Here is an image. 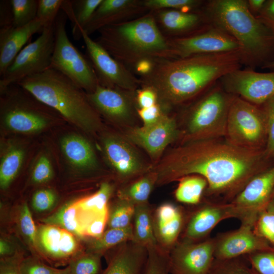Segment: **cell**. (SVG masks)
Here are the masks:
<instances>
[{"label": "cell", "instance_id": "6", "mask_svg": "<svg viewBox=\"0 0 274 274\" xmlns=\"http://www.w3.org/2000/svg\"><path fill=\"white\" fill-rule=\"evenodd\" d=\"M234 95L215 86L192 104L186 113L183 142L224 138Z\"/></svg>", "mask_w": 274, "mask_h": 274}, {"label": "cell", "instance_id": "56", "mask_svg": "<svg viewBox=\"0 0 274 274\" xmlns=\"http://www.w3.org/2000/svg\"><path fill=\"white\" fill-rule=\"evenodd\" d=\"M13 248L10 243L6 240L1 239L0 254L4 257H9L13 253Z\"/></svg>", "mask_w": 274, "mask_h": 274}, {"label": "cell", "instance_id": "26", "mask_svg": "<svg viewBox=\"0 0 274 274\" xmlns=\"http://www.w3.org/2000/svg\"><path fill=\"white\" fill-rule=\"evenodd\" d=\"M25 151L17 142L6 144L1 153L0 161V186L7 189L18 175L24 161Z\"/></svg>", "mask_w": 274, "mask_h": 274}, {"label": "cell", "instance_id": "33", "mask_svg": "<svg viewBox=\"0 0 274 274\" xmlns=\"http://www.w3.org/2000/svg\"><path fill=\"white\" fill-rule=\"evenodd\" d=\"M133 240L132 225L125 228H109L91 243L90 253L102 254L104 251Z\"/></svg>", "mask_w": 274, "mask_h": 274}, {"label": "cell", "instance_id": "52", "mask_svg": "<svg viewBox=\"0 0 274 274\" xmlns=\"http://www.w3.org/2000/svg\"><path fill=\"white\" fill-rule=\"evenodd\" d=\"M22 259L18 255L3 258L1 260L0 274H21L20 264Z\"/></svg>", "mask_w": 274, "mask_h": 274}, {"label": "cell", "instance_id": "34", "mask_svg": "<svg viewBox=\"0 0 274 274\" xmlns=\"http://www.w3.org/2000/svg\"><path fill=\"white\" fill-rule=\"evenodd\" d=\"M112 191V186L110 184L103 183L95 193L76 202V203L80 210L86 213H107L108 202Z\"/></svg>", "mask_w": 274, "mask_h": 274}, {"label": "cell", "instance_id": "2", "mask_svg": "<svg viewBox=\"0 0 274 274\" xmlns=\"http://www.w3.org/2000/svg\"><path fill=\"white\" fill-rule=\"evenodd\" d=\"M242 64L240 51L165 59L139 79L141 87L152 89L167 110L195 97Z\"/></svg>", "mask_w": 274, "mask_h": 274}, {"label": "cell", "instance_id": "15", "mask_svg": "<svg viewBox=\"0 0 274 274\" xmlns=\"http://www.w3.org/2000/svg\"><path fill=\"white\" fill-rule=\"evenodd\" d=\"M254 224L241 223L240 227L214 238V257L228 259L258 252L274 250V246L257 235Z\"/></svg>", "mask_w": 274, "mask_h": 274}, {"label": "cell", "instance_id": "7", "mask_svg": "<svg viewBox=\"0 0 274 274\" xmlns=\"http://www.w3.org/2000/svg\"><path fill=\"white\" fill-rule=\"evenodd\" d=\"M224 138L243 149L264 150L267 142V123L262 106L234 95L229 110Z\"/></svg>", "mask_w": 274, "mask_h": 274}, {"label": "cell", "instance_id": "27", "mask_svg": "<svg viewBox=\"0 0 274 274\" xmlns=\"http://www.w3.org/2000/svg\"><path fill=\"white\" fill-rule=\"evenodd\" d=\"M132 225L133 241L146 248L158 245L154 232L153 217L148 202L135 206Z\"/></svg>", "mask_w": 274, "mask_h": 274}, {"label": "cell", "instance_id": "58", "mask_svg": "<svg viewBox=\"0 0 274 274\" xmlns=\"http://www.w3.org/2000/svg\"><path fill=\"white\" fill-rule=\"evenodd\" d=\"M266 208L274 212V198L270 200Z\"/></svg>", "mask_w": 274, "mask_h": 274}, {"label": "cell", "instance_id": "40", "mask_svg": "<svg viewBox=\"0 0 274 274\" xmlns=\"http://www.w3.org/2000/svg\"><path fill=\"white\" fill-rule=\"evenodd\" d=\"M238 258L228 259H214L208 274H257Z\"/></svg>", "mask_w": 274, "mask_h": 274}, {"label": "cell", "instance_id": "55", "mask_svg": "<svg viewBox=\"0 0 274 274\" xmlns=\"http://www.w3.org/2000/svg\"><path fill=\"white\" fill-rule=\"evenodd\" d=\"M265 2V0H248L247 3L249 9L256 17L262 10Z\"/></svg>", "mask_w": 274, "mask_h": 274}, {"label": "cell", "instance_id": "5", "mask_svg": "<svg viewBox=\"0 0 274 274\" xmlns=\"http://www.w3.org/2000/svg\"><path fill=\"white\" fill-rule=\"evenodd\" d=\"M16 84L82 130L91 133L100 129L99 114L87 93L59 72L50 68Z\"/></svg>", "mask_w": 274, "mask_h": 274}, {"label": "cell", "instance_id": "47", "mask_svg": "<svg viewBox=\"0 0 274 274\" xmlns=\"http://www.w3.org/2000/svg\"><path fill=\"white\" fill-rule=\"evenodd\" d=\"M262 106L267 123V142L264 152L267 158L274 164V97Z\"/></svg>", "mask_w": 274, "mask_h": 274}, {"label": "cell", "instance_id": "3", "mask_svg": "<svg viewBox=\"0 0 274 274\" xmlns=\"http://www.w3.org/2000/svg\"><path fill=\"white\" fill-rule=\"evenodd\" d=\"M96 41L115 59L138 74L153 63L177 58L169 38L161 32L153 12L104 27Z\"/></svg>", "mask_w": 274, "mask_h": 274}, {"label": "cell", "instance_id": "36", "mask_svg": "<svg viewBox=\"0 0 274 274\" xmlns=\"http://www.w3.org/2000/svg\"><path fill=\"white\" fill-rule=\"evenodd\" d=\"M101 255L88 252L73 258L66 267L70 274H101Z\"/></svg>", "mask_w": 274, "mask_h": 274}, {"label": "cell", "instance_id": "9", "mask_svg": "<svg viewBox=\"0 0 274 274\" xmlns=\"http://www.w3.org/2000/svg\"><path fill=\"white\" fill-rule=\"evenodd\" d=\"M55 23V22H54ZM54 23L17 54L0 79V90L50 68L55 44Z\"/></svg>", "mask_w": 274, "mask_h": 274}, {"label": "cell", "instance_id": "22", "mask_svg": "<svg viewBox=\"0 0 274 274\" xmlns=\"http://www.w3.org/2000/svg\"><path fill=\"white\" fill-rule=\"evenodd\" d=\"M44 27V23L36 18L21 27L0 29L1 77L31 37L36 33H41Z\"/></svg>", "mask_w": 274, "mask_h": 274}, {"label": "cell", "instance_id": "18", "mask_svg": "<svg viewBox=\"0 0 274 274\" xmlns=\"http://www.w3.org/2000/svg\"><path fill=\"white\" fill-rule=\"evenodd\" d=\"M178 133L176 119L164 113L156 123L133 128L128 136L133 143L143 148L156 159L176 139Z\"/></svg>", "mask_w": 274, "mask_h": 274}, {"label": "cell", "instance_id": "32", "mask_svg": "<svg viewBox=\"0 0 274 274\" xmlns=\"http://www.w3.org/2000/svg\"><path fill=\"white\" fill-rule=\"evenodd\" d=\"M179 181L175 192L176 199L186 204L198 203L207 188V180L199 175H192L185 176Z\"/></svg>", "mask_w": 274, "mask_h": 274}, {"label": "cell", "instance_id": "42", "mask_svg": "<svg viewBox=\"0 0 274 274\" xmlns=\"http://www.w3.org/2000/svg\"><path fill=\"white\" fill-rule=\"evenodd\" d=\"M248 259L257 274H274V250L249 254Z\"/></svg>", "mask_w": 274, "mask_h": 274}, {"label": "cell", "instance_id": "17", "mask_svg": "<svg viewBox=\"0 0 274 274\" xmlns=\"http://www.w3.org/2000/svg\"><path fill=\"white\" fill-rule=\"evenodd\" d=\"M136 91L119 88L107 87L99 85L88 98L99 114L116 123L130 121L134 116L133 95Z\"/></svg>", "mask_w": 274, "mask_h": 274}, {"label": "cell", "instance_id": "37", "mask_svg": "<svg viewBox=\"0 0 274 274\" xmlns=\"http://www.w3.org/2000/svg\"><path fill=\"white\" fill-rule=\"evenodd\" d=\"M147 249V258L143 274H170L169 252L159 245Z\"/></svg>", "mask_w": 274, "mask_h": 274}, {"label": "cell", "instance_id": "28", "mask_svg": "<svg viewBox=\"0 0 274 274\" xmlns=\"http://www.w3.org/2000/svg\"><path fill=\"white\" fill-rule=\"evenodd\" d=\"M102 1H64L61 10L72 23L75 39L81 38L80 29L87 24Z\"/></svg>", "mask_w": 274, "mask_h": 274}, {"label": "cell", "instance_id": "39", "mask_svg": "<svg viewBox=\"0 0 274 274\" xmlns=\"http://www.w3.org/2000/svg\"><path fill=\"white\" fill-rule=\"evenodd\" d=\"M143 3L150 12L162 10L195 11L203 2L199 0H144Z\"/></svg>", "mask_w": 274, "mask_h": 274}, {"label": "cell", "instance_id": "54", "mask_svg": "<svg viewBox=\"0 0 274 274\" xmlns=\"http://www.w3.org/2000/svg\"><path fill=\"white\" fill-rule=\"evenodd\" d=\"M108 214L99 216L93 220L87 226L85 235L94 237L100 236L104 232V228L108 222Z\"/></svg>", "mask_w": 274, "mask_h": 274}, {"label": "cell", "instance_id": "30", "mask_svg": "<svg viewBox=\"0 0 274 274\" xmlns=\"http://www.w3.org/2000/svg\"><path fill=\"white\" fill-rule=\"evenodd\" d=\"M79 209L76 202L67 203L52 215L44 219L45 224L55 225L67 230L74 235H85L81 223Z\"/></svg>", "mask_w": 274, "mask_h": 274}, {"label": "cell", "instance_id": "50", "mask_svg": "<svg viewBox=\"0 0 274 274\" xmlns=\"http://www.w3.org/2000/svg\"><path fill=\"white\" fill-rule=\"evenodd\" d=\"M136 91V102L139 109L147 108L158 102L156 93L151 88L141 87Z\"/></svg>", "mask_w": 274, "mask_h": 274}, {"label": "cell", "instance_id": "21", "mask_svg": "<svg viewBox=\"0 0 274 274\" xmlns=\"http://www.w3.org/2000/svg\"><path fill=\"white\" fill-rule=\"evenodd\" d=\"M36 245L45 255L54 261L71 258L77 249L74 235L58 226L43 224L37 229Z\"/></svg>", "mask_w": 274, "mask_h": 274}, {"label": "cell", "instance_id": "23", "mask_svg": "<svg viewBox=\"0 0 274 274\" xmlns=\"http://www.w3.org/2000/svg\"><path fill=\"white\" fill-rule=\"evenodd\" d=\"M147 249L133 241L119 246L101 274H143Z\"/></svg>", "mask_w": 274, "mask_h": 274}, {"label": "cell", "instance_id": "60", "mask_svg": "<svg viewBox=\"0 0 274 274\" xmlns=\"http://www.w3.org/2000/svg\"><path fill=\"white\" fill-rule=\"evenodd\" d=\"M273 198H274V190H273V193H272V199Z\"/></svg>", "mask_w": 274, "mask_h": 274}, {"label": "cell", "instance_id": "13", "mask_svg": "<svg viewBox=\"0 0 274 274\" xmlns=\"http://www.w3.org/2000/svg\"><path fill=\"white\" fill-rule=\"evenodd\" d=\"M177 58L202 54L240 51L237 41L222 29L211 25L196 33L169 39Z\"/></svg>", "mask_w": 274, "mask_h": 274}, {"label": "cell", "instance_id": "10", "mask_svg": "<svg viewBox=\"0 0 274 274\" xmlns=\"http://www.w3.org/2000/svg\"><path fill=\"white\" fill-rule=\"evenodd\" d=\"M80 33L99 84L107 87H117L136 91L141 86L140 79L123 64L112 57L96 41L92 39L82 28L80 29Z\"/></svg>", "mask_w": 274, "mask_h": 274}, {"label": "cell", "instance_id": "35", "mask_svg": "<svg viewBox=\"0 0 274 274\" xmlns=\"http://www.w3.org/2000/svg\"><path fill=\"white\" fill-rule=\"evenodd\" d=\"M135 205L118 198L109 213V228H125L131 226L133 219Z\"/></svg>", "mask_w": 274, "mask_h": 274}, {"label": "cell", "instance_id": "11", "mask_svg": "<svg viewBox=\"0 0 274 274\" xmlns=\"http://www.w3.org/2000/svg\"><path fill=\"white\" fill-rule=\"evenodd\" d=\"M228 93L261 106L274 97V71L260 73L251 69L233 71L221 79Z\"/></svg>", "mask_w": 274, "mask_h": 274}, {"label": "cell", "instance_id": "25", "mask_svg": "<svg viewBox=\"0 0 274 274\" xmlns=\"http://www.w3.org/2000/svg\"><path fill=\"white\" fill-rule=\"evenodd\" d=\"M153 12L157 22L162 28L169 33L176 36L194 30L207 21L203 12L177 10H162Z\"/></svg>", "mask_w": 274, "mask_h": 274}, {"label": "cell", "instance_id": "57", "mask_svg": "<svg viewBox=\"0 0 274 274\" xmlns=\"http://www.w3.org/2000/svg\"><path fill=\"white\" fill-rule=\"evenodd\" d=\"M261 67L262 68L269 69L274 71V58L272 60L265 63Z\"/></svg>", "mask_w": 274, "mask_h": 274}, {"label": "cell", "instance_id": "12", "mask_svg": "<svg viewBox=\"0 0 274 274\" xmlns=\"http://www.w3.org/2000/svg\"><path fill=\"white\" fill-rule=\"evenodd\" d=\"M236 218L241 223H256L257 217L251 216L231 202H208L197 210L190 218L183 239L198 242L207 238L221 221Z\"/></svg>", "mask_w": 274, "mask_h": 274}, {"label": "cell", "instance_id": "53", "mask_svg": "<svg viewBox=\"0 0 274 274\" xmlns=\"http://www.w3.org/2000/svg\"><path fill=\"white\" fill-rule=\"evenodd\" d=\"M13 26V13L11 0L0 1V29Z\"/></svg>", "mask_w": 274, "mask_h": 274}, {"label": "cell", "instance_id": "14", "mask_svg": "<svg viewBox=\"0 0 274 274\" xmlns=\"http://www.w3.org/2000/svg\"><path fill=\"white\" fill-rule=\"evenodd\" d=\"M214 249V238L178 242L169 252L170 273L208 274L215 259Z\"/></svg>", "mask_w": 274, "mask_h": 274}, {"label": "cell", "instance_id": "45", "mask_svg": "<svg viewBox=\"0 0 274 274\" xmlns=\"http://www.w3.org/2000/svg\"><path fill=\"white\" fill-rule=\"evenodd\" d=\"M53 176L50 160L45 154L39 156L35 162L31 174V181L35 184L48 182Z\"/></svg>", "mask_w": 274, "mask_h": 274}, {"label": "cell", "instance_id": "20", "mask_svg": "<svg viewBox=\"0 0 274 274\" xmlns=\"http://www.w3.org/2000/svg\"><path fill=\"white\" fill-rule=\"evenodd\" d=\"M148 11L140 0H102L84 27L89 36L102 28L128 20Z\"/></svg>", "mask_w": 274, "mask_h": 274}, {"label": "cell", "instance_id": "46", "mask_svg": "<svg viewBox=\"0 0 274 274\" xmlns=\"http://www.w3.org/2000/svg\"><path fill=\"white\" fill-rule=\"evenodd\" d=\"M57 201V194L53 190L43 188L34 193L31 203L34 211L38 213H43L53 208Z\"/></svg>", "mask_w": 274, "mask_h": 274}, {"label": "cell", "instance_id": "49", "mask_svg": "<svg viewBox=\"0 0 274 274\" xmlns=\"http://www.w3.org/2000/svg\"><path fill=\"white\" fill-rule=\"evenodd\" d=\"M163 109L158 102L157 104L144 109H138V114L143 121L144 125L147 126L156 123L164 113Z\"/></svg>", "mask_w": 274, "mask_h": 274}, {"label": "cell", "instance_id": "38", "mask_svg": "<svg viewBox=\"0 0 274 274\" xmlns=\"http://www.w3.org/2000/svg\"><path fill=\"white\" fill-rule=\"evenodd\" d=\"M13 13V26L28 24L37 17L38 0H11Z\"/></svg>", "mask_w": 274, "mask_h": 274}, {"label": "cell", "instance_id": "29", "mask_svg": "<svg viewBox=\"0 0 274 274\" xmlns=\"http://www.w3.org/2000/svg\"><path fill=\"white\" fill-rule=\"evenodd\" d=\"M154 229L158 245L166 251L177 243L181 232L184 218L182 211L165 217L154 218Z\"/></svg>", "mask_w": 274, "mask_h": 274}, {"label": "cell", "instance_id": "48", "mask_svg": "<svg viewBox=\"0 0 274 274\" xmlns=\"http://www.w3.org/2000/svg\"><path fill=\"white\" fill-rule=\"evenodd\" d=\"M20 269L21 274H55L61 269L47 265L34 258L22 259Z\"/></svg>", "mask_w": 274, "mask_h": 274}, {"label": "cell", "instance_id": "4", "mask_svg": "<svg viewBox=\"0 0 274 274\" xmlns=\"http://www.w3.org/2000/svg\"><path fill=\"white\" fill-rule=\"evenodd\" d=\"M203 13L208 22L240 44L243 64L262 66L274 58V36L251 13L247 1H210Z\"/></svg>", "mask_w": 274, "mask_h": 274}, {"label": "cell", "instance_id": "8", "mask_svg": "<svg viewBox=\"0 0 274 274\" xmlns=\"http://www.w3.org/2000/svg\"><path fill=\"white\" fill-rule=\"evenodd\" d=\"M66 18L63 12L58 14L55 21V44L50 68L59 72L90 93L99 82L89 59L70 41L65 28Z\"/></svg>", "mask_w": 274, "mask_h": 274}, {"label": "cell", "instance_id": "16", "mask_svg": "<svg viewBox=\"0 0 274 274\" xmlns=\"http://www.w3.org/2000/svg\"><path fill=\"white\" fill-rule=\"evenodd\" d=\"M101 145L108 162L124 182L148 172L149 167L132 146L122 137L107 133L101 139Z\"/></svg>", "mask_w": 274, "mask_h": 274}, {"label": "cell", "instance_id": "59", "mask_svg": "<svg viewBox=\"0 0 274 274\" xmlns=\"http://www.w3.org/2000/svg\"><path fill=\"white\" fill-rule=\"evenodd\" d=\"M55 274H70L67 270L66 268L64 269H61L58 272Z\"/></svg>", "mask_w": 274, "mask_h": 274}, {"label": "cell", "instance_id": "1", "mask_svg": "<svg viewBox=\"0 0 274 274\" xmlns=\"http://www.w3.org/2000/svg\"><path fill=\"white\" fill-rule=\"evenodd\" d=\"M274 164L264 150L243 149L222 138L183 142L153 170L156 185L196 175L207 181L206 194L231 202L256 175Z\"/></svg>", "mask_w": 274, "mask_h": 274}, {"label": "cell", "instance_id": "41", "mask_svg": "<svg viewBox=\"0 0 274 274\" xmlns=\"http://www.w3.org/2000/svg\"><path fill=\"white\" fill-rule=\"evenodd\" d=\"M254 230L257 235L274 246V212L267 208L260 212Z\"/></svg>", "mask_w": 274, "mask_h": 274}, {"label": "cell", "instance_id": "31", "mask_svg": "<svg viewBox=\"0 0 274 274\" xmlns=\"http://www.w3.org/2000/svg\"><path fill=\"white\" fill-rule=\"evenodd\" d=\"M157 176L153 171L149 172L120 189L118 198L128 201L135 206L148 203L150 195L156 185Z\"/></svg>", "mask_w": 274, "mask_h": 274}, {"label": "cell", "instance_id": "44", "mask_svg": "<svg viewBox=\"0 0 274 274\" xmlns=\"http://www.w3.org/2000/svg\"><path fill=\"white\" fill-rule=\"evenodd\" d=\"M19 226L22 235L27 242L32 246H36L37 228L27 203H24L20 208Z\"/></svg>", "mask_w": 274, "mask_h": 274}, {"label": "cell", "instance_id": "51", "mask_svg": "<svg viewBox=\"0 0 274 274\" xmlns=\"http://www.w3.org/2000/svg\"><path fill=\"white\" fill-rule=\"evenodd\" d=\"M256 17L274 36V0L266 1L262 10Z\"/></svg>", "mask_w": 274, "mask_h": 274}, {"label": "cell", "instance_id": "24", "mask_svg": "<svg viewBox=\"0 0 274 274\" xmlns=\"http://www.w3.org/2000/svg\"><path fill=\"white\" fill-rule=\"evenodd\" d=\"M61 151L67 162L75 169L85 172L97 166L94 151L90 143L77 134H67L60 141Z\"/></svg>", "mask_w": 274, "mask_h": 274}, {"label": "cell", "instance_id": "19", "mask_svg": "<svg viewBox=\"0 0 274 274\" xmlns=\"http://www.w3.org/2000/svg\"><path fill=\"white\" fill-rule=\"evenodd\" d=\"M273 190L274 165L254 177L230 202L258 217L271 200Z\"/></svg>", "mask_w": 274, "mask_h": 274}, {"label": "cell", "instance_id": "43", "mask_svg": "<svg viewBox=\"0 0 274 274\" xmlns=\"http://www.w3.org/2000/svg\"><path fill=\"white\" fill-rule=\"evenodd\" d=\"M64 0H38L37 18L45 26L55 22Z\"/></svg>", "mask_w": 274, "mask_h": 274}]
</instances>
